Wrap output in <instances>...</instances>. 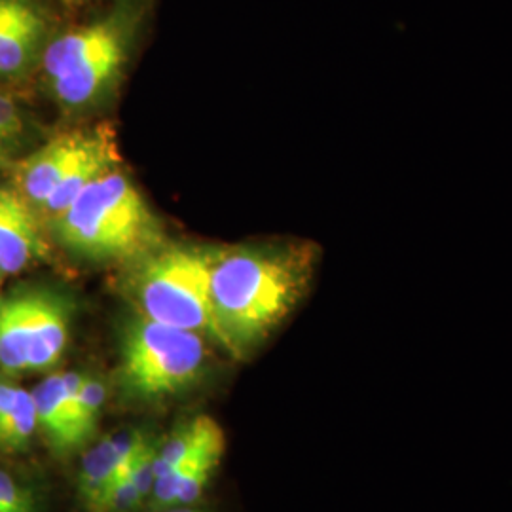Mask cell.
<instances>
[{
  "label": "cell",
  "instance_id": "18",
  "mask_svg": "<svg viewBox=\"0 0 512 512\" xmlns=\"http://www.w3.org/2000/svg\"><path fill=\"white\" fill-rule=\"evenodd\" d=\"M23 133V122L12 97L0 92V147L14 145Z\"/></svg>",
  "mask_w": 512,
  "mask_h": 512
},
{
  "label": "cell",
  "instance_id": "2",
  "mask_svg": "<svg viewBox=\"0 0 512 512\" xmlns=\"http://www.w3.org/2000/svg\"><path fill=\"white\" fill-rule=\"evenodd\" d=\"M59 241L95 260L129 258L150 249L158 222L126 175L112 169L88 184L54 219Z\"/></svg>",
  "mask_w": 512,
  "mask_h": 512
},
{
  "label": "cell",
  "instance_id": "3",
  "mask_svg": "<svg viewBox=\"0 0 512 512\" xmlns=\"http://www.w3.org/2000/svg\"><path fill=\"white\" fill-rule=\"evenodd\" d=\"M137 21L135 6L122 4L109 16L71 29L46 44L42 69L61 105L82 109L109 90L126 65Z\"/></svg>",
  "mask_w": 512,
  "mask_h": 512
},
{
  "label": "cell",
  "instance_id": "14",
  "mask_svg": "<svg viewBox=\"0 0 512 512\" xmlns=\"http://www.w3.org/2000/svg\"><path fill=\"white\" fill-rule=\"evenodd\" d=\"M31 293L0 302V368L8 374L29 370Z\"/></svg>",
  "mask_w": 512,
  "mask_h": 512
},
{
  "label": "cell",
  "instance_id": "15",
  "mask_svg": "<svg viewBox=\"0 0 512 512\" xmlns=\"http://www.w3.org/2000/svg\"><path fill=\"white\" fill-rule=\"evenodd\" d=\"M107 399V387L92 376H86L78 389L73 410V444L80 446L92 437L97 420Z\"/></svg>",
  "mask_w": 512,
  "mask_h": 512
},
{
  "label": "cell",
  "instance_id": "20",
  "mask_svg": "<svg viewBox=\"0 0 512 512\" xmlns=\"http://www.w3.org/2000/svg\"><path fill=\"white\" fill-rule=\"evenodd\" d=\"M156 512H207L203 511V509H194V507H190V505H184V507H169V509H162V511Z\"/></svg>",
  "mask_w": 512,
  "mask_h": 512
},
{
  "label": "cell",
  "instance_id": "21",
  "mask_svg": "<svg viewBox=\"0 0 512 512\" xmlns=\"http://www.w3.org/2000/svg\"><path fill=\"white\" fill-rule=\"evenodd\" d=\"M8 164V148L0 147V169Z\"/></svg>",
  "mask_w": 512,
  "mask_h": 512
},
{
  "label": "cell",
  "instance_id": "6",
  "mask_svg": "<svg viewBox=\"0 0 512 512\" xmlns=\"http://www.w3.org/2000/svg\"><path fill=\"white\" fill-rule=\"evenodd\" d=\"M97 135L99 131H71L57 135L16 165L14 188L25 202L40 209L52 196L55 186L92 147Z\"/></svg>",
  "mask_w": 512,
  "mask_h": 512
},
{
  "label": "cell",
  "instance_id": "4",
  "mask_svg": "<svg viewBox=\"0 0 512 512\" xmlns=\"http://www.w3.org/2000/svg\"><path fill=\"white\" fill-rule=\"evenodd\" d=\"M143 317L220 342L211 300V256L171 249L148 258L135 279Z\"/></svg>",
  "mask_w": 512,
  "mask_h": 512
},
{
  "label": "cell",
  "instance_id": "7",
  "mask_svg": "<svg viewBox=\"0 0 512 512\" xmlns=\"http://www.w3.org/2000/svg\"><path fill=\"white\" fill-rule=\"evenodd\" d=\"M48 21L35 0H0V76L27 73L46 48Z\"/></svg>",
  "mask_w": 512,
  "mask_h": 512
},
{
  "label": "cell",
  "instance_id": "8",
  "mask_svg": "<svg viewBox=\"0 0 512 512\" xmlns=\"http://www.w3.org/2000/svg\"><path fill=\"white\" fill-rule=\"evenodd\" d=\"M224 450V431L219 423H215L192 454H188L175 469L154 482L150 507L154 511H162L169 507L192 505L202 495L215 469L219 467Z\"/></svg>",
  "mask_w": 512,
  "mask_h": 512
},
{
  "label": "cell",
  "instance_id": "13",
  "mask_svg": "<svg viewBox=\"0 0 512 512\" xmlns=\"http://www.w3.org/2000/svg\"><path fill=\"white\" fill-rule=\"evenodd\" d=\"M118 160L120 158L112 135L99 131L92 147L86 150V154L73 165V169L61 179V183L55 186L52 196L40 207V211H44L52 220L59 217L88 184L112 171Z\"/></svg>",
  "mask_w": 512,
  "mask_h": 512
},
{
  "label": "cell",
  "instance_id": "23",
  "mask_svg": "<svg viewBox=\"0 0 512 512\" xmlns=\"http://www.w3.org/2000/svg\"><path fill=\"white\" fill-rule=\"evenodd\" d=\"M74 2H80V0H74Z\"/></svg>",
  "mask_w": 512,
  "mask_h": 512
},
{
  "label": "cell",
  "instance_id": "5",
  "mask_svg": "<svg viewBox=\"0 0 512 512\" xmlns=\"http://www.w3.org/2000/svg\"><path fill=\"white\" fill-rule=\"evenodd\" d=\"M205 365L202 334L139 317L122 348V384L137 399H164L196 382Z\"/></svg>",
  "mask_w": 512,
  "mask_h": 512
},
{
  "label": "cell",
  "instance_id": "22",
  "mask_svg": "<svg viewBox=\"0 0 512 512\" xmlns=\"http://www.w3.org/2000/svg\"><path fill=\"white\" fill-rule=\"evenodd\" d=\"M2 277H4V274H2V272H0V281H2Z\"/></svg>",
  "mask_w": 512,
  "mask_h": 512
},
{
  "label": "cell",
  "instance_id": "19",
  "mask_svg": "<svg viewBox=\"0 0 512 512\" xmlns=\"http://www.w3.org/2000/svg\"><path fill=\"white\" fill-rule=\"evenodd\" d=\"M19 385L12 382H0V429L12 414V408L18 399Z\"/></svg>",
  "mask_w": 512,
  "mask_h": 512
},
{
  "label": "cell",
  "instance_id": "10",
  "mask_svg": "<svg viewBox=\"0 0 512 512\" xmlns=\"http://www.w3.org/2000/svg\"><path fill=\"white\" fill-rule=\"evenodd\" d=\"M44 253L33 205L14 186H0V272L19 274Z\"/></svg>",
  "mask_w": 512,
  "mask_h": 512
},
{
  "label": "cell",
  "instance_id": "17",
  "mask_svg": "<svg viewBox=\"0 0 512 512\" xmlns=\"http://www.w3.org/2000/svg\"><path fill=\"white\" fill-rule=\"evenodd\" d=\"M0 512H35L33 495L4 471H0Z\"/></svg>",
  "mask_w": 512,
  "mask_h": 512
},
{
  "label": "cell",
  "instance_id": "16",
  "mask_svg": "<svg viewBox=\"0 0 512 512\" xmlns=\"http://www.w3.org/2000/svg\"><path fill=\"white\" fill-rule=\"evenodd\" d=\"M37 408L31 391L19 387L18 399L10 418L0 429V446L4 450H23L29 446L37 431Z\"/></svg>",
  "mask_w": 512,
  "mask_h": 512
},
{
  "label": "cell",
  "instance_id": "11",
  "mask_svg": "<svg viewBox=\"0 0 512 512\" xmlns=\"http://www.w3.org/2000/svg\"><path fill=\"white\" fill-rule=\"evenodd\" d=\"M82 372H57L44 378L31 391L37 423L55 450H71L73 446V410L76 393L84 382Z\"/></svg>",
  "mask_w": 512,
  "mask_h": 512
},
{
  "label": "cell",
  "instance_id": "9",
  "mask_svg": "<svg viewBox=\"0 0 512 512\" xmlns=\"http://www.w3.org/2000/svg\"><path fill=\"white\" fill-rule=\"evenodd\" d=\"M145 440V433L131 429L97 442L84 456L78 473V495L88 511H99L114 480L128 475Z\"/></svg>",
  "mask_w": 512,
  "mask_h": 512
},
{
  "label": "cell",
  "instance_id": "1",
  "mask_svg": "<svg viewBox=\"0 0 512 512\" xmlns=\"http://www.w3.org/2000/svg\"><path fill=\"white\" fill-rule=\"evenodd\" d=\"M317 251L291 243L211 258V300L220 344L243 353L279 329L310 291Z\"/></svg>",
  "mask_w": 512,
  "mask_h": 512
},
{
  "label": "cell",
  "instance_id": "12",
  "mask_svg": "<svg viewBox=\"0 0 512 512\" xmlns=\"http://www.w3.org/2000/svg\"><path fill=\"white\" fill-rule=\"evenodd\" d=\"M69 342V315L54 294L31 293L29 370H48L61 359Z\"/></svg>",
  "mask_w": 512,
  "mask_h": 512
}]
</instances>
